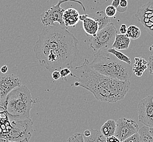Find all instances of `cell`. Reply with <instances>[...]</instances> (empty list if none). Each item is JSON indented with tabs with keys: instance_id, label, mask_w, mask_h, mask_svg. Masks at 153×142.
<instances>
[{
	"instance_id": "6da1fadb",
	"label": "cell",
	"mask_w": 153,
	"mask_h": 142,
	"mask_svg": "<svg viewBox=\"0 0 153 142\" xmlns=\"http://www.w3.org/2000/svg\"><path fill=\"white\" fill-rule=\"evenodd\" d=\"M79 40L67 28L45 26L33 48L40 66L48 70L71 68L77 60Z\"/></svg>"
},
{
	"instance_id": "7a4b0ae2",
	"label": "cell",
	"mask_w": 153,
	"mask_h": 142,
	"mask_svg": "<svg viewBox=\"0 0 153 142\" xmlns=\"http://www.w3.org/2000/svg\"><path fill=\"white\" fill-rule=\"evenodd\" d=\"M71 75L75 80L74 86L88 90L99 101L114 103L124 99L130 87V81L107 77L93 68L88 59L77 66Z\"/></svg>"
},
{
	"instance_id": "3957f363",
	"label": "cell",
	"mask_w": 153,
	"mask_h": 142,
	"mask_svg": "<svg viewBox=\"0 0 153 142\" xmlns=\"http://www.w3.org/2000/svg\"><path fill=\"white\" fill-rule=\"evenodd\" d=\"M37 101L33 99L31 91L22 85L13 90L7 96L3 107L9 120L30 118V111Z\"/></svg>"
},
{
	"instance_id": "277c9868",
	"label": "cell",
	"mask_w": 153,
	"mask_h": 142,
	"mask_svg": "<svg viewBox=\"0 0 153 142\" xmlns=\"http://www.w3.org/2000/svg\"><path fill=\"white\" fill-rule=\"evenodd\" d=\"M91 65L99 73L124 81H130L132 75L131 65L122 62L107 50L98 51Z\"/></svg>"
},
{
	"instance_id": "5b68a950",
	"label": "cell",
	"mask_w": 153,
	"mask_h": 142,
	"mask_svg": "<svg viewBox=\"0 0 153 142\" xmlns=\"http://www.w3.org/2000/svg\"><path fill=\"white\" fill-rule=\"evenodd\" d=\"M33 121L30 118L10 121L11 129L0 138L10 142H29L33 133Z\"/></svg>"
},
{
	"instance_id": "8992f818",
	"label": "cell",
	"mask_w": 153,
	"mask_h": 142,
	"mask_svg": "<svg viewBox=\"0 0 153 142\" xmlns=\"http://www.w3.org/2000/svg\"><path fill=\"white\" fill-rule=\"evenodd\" d=\"M117 30L114 24L110 22L105 28L99 30L94 37L89 38L90 48L93 51L107 50L112 48Z\"/></svg>"
},
{
	"instance_id": "52a82bcc",
	"label": "cell",
	"mask_w": 153,
	"mask_h": 142,
	"mask_svg": "<svg viewBox=\"0 0 153 142\" xmlns=\"http://www.w3.org/2000/svg\"><path fill=\"white\" fill-rule=\"evenodd\" d=\"M75 2L80 4L82 7L84 12H86V9L82 3L77 0H59L58 3L56 5L52 6L50 9L46 10L41 16V21L44 26H50L55 25V22L63 27H66L63 21V14L65 9L62 8V3L67 2ZM67 28V27H66Z\"/></svg>"
},
{
	"instance_id": "ba28073f",
	"label": "cell",
	"mask_w": 153,
	"mask_h": 142,
	"mask_svg": "<svg viewBox=\"0 0 153 142\" xmlns=\"http://www.w3.org/2000/svg\"><path fill=\"white\" fill-rule=\"evenodd\" d=\"M116 123V129L114 136L121 142L137 133L140 130L137 123L131 119L122 117Z\"/></svg>"
},
{
	"instance_id": "9c48e42d",
	"label": "cell",
	"mask_w": 153,
	"mask_h": 142,
	"mask_svg": "<svg viewBox=\"0 0 153 142\" xmlns=\"http://www.w3.org/2000/svg\"><path fill=\"white\" fill-rule=\"evenodd\" d=\"M153 96H148L138 104V119L145 126L153 128Z\"/></svg>"
},
{
	"instance_id": "30bf717a",
	"label": "cell",
	"mask_w": 153,
	"mask_h": 142,
	"mask_svg": "<svg viewBox=\"0 0 153 142\" xmlns=\"http://www.w3.org/2000/svg\"><path fill=\"white\" fill-rule=\"evenodd\" d=\"M22 85L20 78L14 74L0 75V105L3 106L7 96L13 90Z\"/></svg>"
},
{
	"instance_id": "8fae6325",
	"label": "cell",
	"mask_w": 153,
	"mask_h": 142,
	"mask_svg": "<svg viewBox=\"0 0 153 142\" xmlns=\"http://www.w3.org/2000/svg\"><path fill=\"white\" fill-rule=\"evenodd\" d=\"M135 16L144 26L147 32L153 37V2H149L139 7Z\"/></svg>"
},
{
	"instance_id": "7c38bea8",
	"label": "cell",
	"mask_w": 153,
	"mask_h": 142,
	"mask_svg": "<svg viewBox=\"0 0 153 142\" xmlns=\"http://www.w3.org/2000/svg\"><path fill=\"white\" fill-rule=\"evenodd\" d=\"M79 19L82 22L83 28L86 34L92 37L95 36L99 31L98 22L86 14L80 15Z\"/></svg>"
},
{
	"instance_id": "4fadbf2b",
	"label": "cell",
	"mask_w": 153,
	"mask_h": 142,
	"mask_svg": "<svg viewBox=\"0 0 153 142\" xmlns=\"http://www.w3.org/2000/svg\"><path fill=\"white\" fill-rule=\"evenodd\" d=\"M80 14L76 9L68 8L65 10L63 14V21L65 26L75 27V25L80 21Z\"/></svg>"
},
{
	"instance_id": "5bb4252c",
	"label": "cell",
	"mask_w": 153,
	"mask_h": 142,
	"mask_svg": "<svg viewBox=\"0 0 153 142\" xmlns=\"http://www.w3.org/2000/svg\"><path fill=\"white\" fill-rule=\"evenodd\" d=\"M130 39L126 34H117L112 48L118 50H126L129 48Z\"/></svg>"
},
{
	"instance_id": "9a60e30c",
	"label": "cell",
	"mask_w": 153,
	"mask_h": 142,
	"mask_svg": "<svg viewBox=\"0 0 153 142\" xmlns=\"http://www.w3.org/2000/svg\"><path fill=\"white\" fill-rule=\"evenodd\" d=\"M88 16L98 22L99 30L102 29L110 22V18L107 17L104 11L102 10L98 11L97 12L89 14Z\"/></svg>"
},
{
	"instance_id": "2e32d148",
	"label": "cell",
	"mask_w": 153,
	"mask_h": 142,
	"mask_svg": "<svg viewBox=\"0 0 153 142\" xmlns=\"http://www.w3.org/2000/svg\"><path fill=\"white\" fill-rule=\"evenodd\" d=\"M147 68V61L145 59L141 57L135 58V63L132 68V73H134L136 76L140 77Z\"/></svg>"
},
{
	"instance_id": "e0dca14e",
	"label": "cell",
	"mask_w": 153,
	"mask_h": 142,
	"mask_svg": "<svg viewBox=\"0 0 153 142\" xmlns=\"http://www.w3.org/2000/svg\"><path fill=\"white\" fill-rule=\"evenodd\" d=\"M116 129V121L113 120H108L101 127L100 132L105 137L107 138L114 136Z\"/></svg>"
},
{
	"instance_id": "ac0fdd59",
	"label": "cell",
	"mask_w": 153,
	"mask_h": 142,
	"mask_svg": "<svg viewBox=\"0 0 153 142\" xmlns=\"http://www.w3.org/2000/svg\"><path fill=\"white\" fill-rule=\"evenodd\" d=\"M91 134L88 137H84L85 142H106V137L103 136L100 131L91 130Z\"/></svg>"
},
{
	"instance_id": "d6986e66",
	"label": "cell",
	"mask_w": 153,
	"mask_h": 142,
	"mask_svg": "<svg viewBox=\"0 0 153 142\" xmlns=\"http://www.w3.org/2000/svg\"><path fill=\"white\" fill-rule=\"evenodd\" d=\"M108 53H110L114 56L117 59H118L120 61L122 62L126 63L129 65H131V59L129 58L128 56L120 52L118 50L114 48H111L107 50Z\"/></svg>"
},
{
	"instance_id": "ffe728a7",
	"label": "cell",
	"mask_w": 153,
	"mask_h": 142,
	"mask_svg": "<svg viewBox=\"0 0 153 142\" xmlns=\"http://www.w3.org/2000/svg\"><path fill=\"white\" fill-rule=\"evenodd\" d=\"M126 36L130 39L137 40L141 36V30L135 25H130L127 28Z\"/></svg>"
},
{
	"instance_id": "44dd1931",
	"label": "cell",
	"mask_w": 153,
	"mask_h": 142,
	"mask_svg": "<svg viewBox=\"0 0 153 142\" xmlns=\"http://www.w3.org/2000/svg\"><path fill=\"white\" fill-rule=\"evenodd\" d=\"M149 127L143 126L138 131V133L141 136V142H153V138L149 134Z\"/></svg>"
},
{
	"instance_id": "7402d4cb",
	"label": "cell",
	"mask_w": 153,
	"mask_h": 142,
	"mask_svg": "<svg viewBox=\"0 0 153 142\" xmlns=\"http://www.w3.org/2000/svg\"><path fill=\"white\" fill-rule=\"evenodd\" d=\"M67 142H85L84 136L82 133H75L68 138Z\"/></svg>"
},
{
	"instance_id": "603a6c76",
	"label": "cell",
	"mask_w": 153,
	"mask_h": 142,
	"mask_svg": "<svg viewBox=\"0 0 153 142\" xmlns=\"http://www.w3.org/2000/svg\"><path fill=\"white\" fill-rule=\"evenodd\" d=\"M117 12V11L116 8H115L114 7L111 5L108 6L105 10L106 15L108 18H112L116 14Z\"/></svg>"
},
{
	"instance_id": "cb8c5ba5",
	"label": "cell",
	"mask_w": 153,
	"mask_h": 142,
	"mask_svg": "<svg viewBox=\"0 0 153 142\" xmlns=\"http://www.w3.org/2000/svg\"><path fill=\"white\" fill-rule=\"evenodd\" d=\"M128 0H120V6L117 8V11L120 13H124L128 9Z\"/></svg>"
},
{
	"instance_id": "d4e9b609",
	"label": "cell",
	"mask_w": 153,
	"mask_h": 142,
	"mask_svg": "<svg viewBox=\"0 0 153 142\" xmlns=\"http://www.w3.org/2000/svg\"><path fill=\"white\" fill-rule=\"evenodd\" d=\"M141 137L140 133H135L122 142H141Z\"/></svg>"
},
{
	"instance_id": "484cf974",
	"label": "cell",
	"mask_w": 153,
	"mask_h": 142,
	"mask_svg": "<svg viewBox=\"0 0 153 142\" xmlns=\"http://www.w3.org/2000/svg\"><path fill=\"white\" fill-rule=\"evenodd\" d=\"M147 66L149 73L153 75V55L149 56L148 61H147Z\"/></svg>"
},
{
	"instance_id": "4316f807",
	"label": "cell",
	"mask_w": 153,
	"mask_h": 142,
	"mask_svg": "<svg viewBox=\"0 0 153 142\" xmlns=\"http://www.w3.org/2000/svg\"><path fill=\"white\" fill-rule=\"evenodd\" d=\"M59 73L61 75V78H62L63 79L65 78V80H66L65 78L68 76L69 75H70V74L71 75V72L69 68H62L61 70V71H59Z\"/></svg>"
},
{
	"instance_id": "83f0119b",
	"label": "cell",
	"mask_w": 153,
	"mask_h": 142,
	"mask_svg": "<svg viewBox=\"0 0 153 142\" xmlns=\"http://www.w3.org/2000/svg\"><path fill=\"white\" fill-rule=\"evenodd\" d=\"M52 77L53 80L57 81V80H59V78H61V75H60V73L58 70H55L52 72Z\"/></svg>"
},
{
	"instance_id": "f1b7e54d",
	"label": "cell",
	"mask_w": 153,
	"mask_h": 142,
	"mask_svg": "<svg viewBox=\"0 0 153 142\" xmlns=\"http://www.w3.org/2000/svg\"><path fill=\"white\" fill-rule=\"evenodd\" d=\"M106 142H121L116 136H113L106 138Z\"/></svg>"
},
{
	"instance_id": "f546056e",
	"label": "cell",
	"mask_w": 153,
	"mask_h": 142,
	"mask_svg": "<svg viewBox=\"0 0 153 142\" xmlns=\"http://www.w3.org/2000/svg\"><path fill=\"white\" fill-rule=\"evenodd\" d=\"M127 26L126 24H122L120 28V34H126L127 31Z\"/></svg>"
},
{
	"instance_id": "4dcf8cb0",
	"label": "cell",
	"mask_w": 153,
	"mask_h": 142,
	"mask_svg": "<svg viewBox=\"0 0 153 142\" xmlns=\"http://www.w3.org/2000/svg\"><path fill=\"white\" fill-rule=\"evenodd\" d=\"M120 0H113L112 2L111 3V6L114 7L117 9L120 6Z\"/></svg>"
},
{
	"instance_id": "1f68e13d",
	"label": "cell",
	"mask_w": 153,
	"mask_h": 142,
	"mask_svg": "<svg viewBox=\"0 0 153 142\" xmlns=\"http://www.w3.org/2000/svg\"><path fill=\"white\" fill-rule=\"evenodd\" d=\"M8 70V66H7V65L3 66L1 68V70H0L2 74H5V73H6Z\"/></svg>"
},
{
	"instance_id": "d6a6232c",
	"label": "cell",
	"mask_w": 153,
	"mask_h": 142,
	"mask_svg": "<svg viewBox=\"0 0 153 142\" xmlns=\"http://www.w3.org/2000/svg\"><path fill=\"white\" fill-rule=\"evenodd\" d=\"M91 130H87L85 131V132L83 133V135L85 136V137H88L91 135Z\"/></svg>"
},
{
	"instance_id": "836d02e7",
	"label": "cell",
	"mask_w": 153,
	"mask_h": 142,
	"mask_svg": "<svg viewBox=\"0 0 153 142\" xmlns=\"http://www.w3.org/2000/svg\"><path fill=\"white\" fill-rule=\"evenodd\" d=\"M149 132L150 136H152V137L153 138V128H149Z\"/></svg>"
},
{
	"instance_id": "e575fe53",
	"label": "cell",
	"mask_w": 153,
	"mask_h": 142,
	"mask_svg": "<svg viewBox=\"0 0 153 142\" xmlns=\"http://www.w3.org/2000/svg\"><path fill=\"white\" fill-rule=\"evenodd\" d=\"M0 142H9V141H7V140H5V139H2V138H0Z\"/></svg>"
},
{
	"instance_id": "d590c367",
	"label": "cell",
	"mask_w": 153,
	"mask_h": 142,
	"mask_svg": "<svg viewBox=\"0 0 153 142\" xmlns=\"http://www.w3.org/2000/svg\"></svg>"
}]
</instances>
